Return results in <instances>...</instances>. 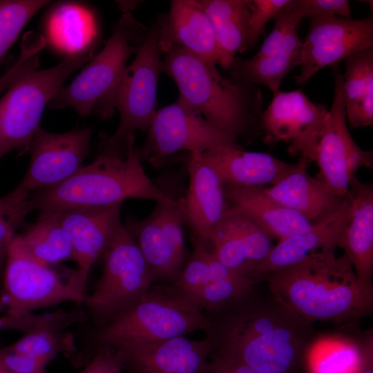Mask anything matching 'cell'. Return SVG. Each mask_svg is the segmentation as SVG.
I'll return each mask as SVG.
<instances>
[{
  "label": "cell",
  "mask_w": 373,
  "mask_h": 373,
  "mask_svg": "<svg viewBox=\"0 0 373 373\" xmlns=\"http://www.w3.org/2000/svg\"><path fill=\"white\" fill-rule=\"evenodd\" d=\"M205 373H263L239 362L210 356Z\"/></svg>",
  "instance_id": "cell-44"
},
{
  "label": "cell",
  "mask_w": 373,
  "mask_h": 373,
  "mask_svg": "<svg viewBox=\"0 0 373 373\" xmlns=\"http://www.w3.org/2000/svg\"><path fill=\"white\" fill-rule=\"evenodd\" d=\"M34 209L29 196L16 189L0 198V272L4 269L9 242L26 216Z\"/></svg>",
  "instance_id": "cell-38"
},
{
  "label": "cell",
  "mask_w": 373,
  "mask_h": 373,
  "mask_svg": "<svg viewBox=\"0 0 373 373\" xmlns=\"http://www.w3.org/2000/svg\"><path fill=\"white\" fill-rule=\"evenodd\" d=\"M0 362L12 373H42L50 361L15 352L5 347L0 348Z\"/></svg>",
  "instance_id": "cell-42"
},
{
  "label": "cell",
  "mask_w": 373,
  "mask_h": 373,
  "mask_svg": "<svg viewBox=\"0 0 373 373\" xmlns=\"http://www.w3.org/2000/svg\"><path fill=\"white\" fill-rule=\"evenodd\" d=\"M202 155L224 185L241 187L271 186L297 165L266 153L246 151L242 148L219 147L207 151Z\"/></svg>",
  "instance_id": "cell-21"
},
{
  "label": "cell",
  "mask_w": 373,
  "mask_h": 373,
  "mask_svg": "<svg viewBox=\"0 0 373 373\" xmlns=\"http://www.w3.org/2000/svg\"><path fill=\"white\" fill-rule=\"evenodd\" d=\"M31 54L26 50H21L17 60L0 76V95L7 90L11 84L25 70L31 66Z\"/></svg>",
  "instance_id": "cell-43"
},
{
  "label": "cell",
  "mask_w": 373,
  "mask_h": 373,
  "mask_svg": "<svg viewBox=\"0 0 373 373\" xmlns=\"http://www.w3.org/2000/svg\"><path fill=\"white\" fill-rule=\"evenodd\" d=\"M287 5L300 21L323 15L351 16L350 1L347 0H289Z\"/></svg>",
  "instance_id": "cell-40"
},
{
  "label": "cell",
  "mask_w": 373,
  "mask_h": 373,
  "mask_svg": "<svg viewBox=\"0 0 373 373\" xmlns=\"http://www.w3.org/2000/svg\"><path fill=\"white\" fill-rule=\"evenodd\" d=\"M121 206L76 207L53 212L70 238L73 260L85 285L91 267L102 257L121 222Z\"/></svg>",
  "instance_id": "cell-18"
},
{
  "label": "cell",
  "mask_w": 373,
  "mask_h": 373,
  "mask_svg": "<svg viewBox=\"0 0 373 373\" xmlns=\"http://www.w3.org/2000/svg\"><path fill=\"white\" fill-rule=\"evenodd\" d=\"M356 373H373V331H363L361 359Z\"/></svg>",
  "instance_id": "cell-45"
},
{
  "label": "cell",
  "mask_w": 373,
  "mask_h": 373,
  "mask_svg": "<svg viewBox=\"0 0 373 373\" xmlns=\"http://www.w3.org/2000/svg\"><path fill=\"white\" fill-rule=\"evenodd\" d=\"M101 152L95 160L75 175L55 186L42 189L30 199L41 213L76 207H106L129 198L171 201L173 196L146 173L134 133L124 144L100 135Z\"/></svg>",
  "instance_id": "cell-3"
},
{
  "label": "cell",
  "mask_w": 373,
  "mask_h": 373,
  "mask_svg": "<svg viewBox=\"0 0 373 373\" xmlns=\"http://www.w3.org/2000/svg\"><path fill=\"white\" fill-rule=\"evenodd\" d=\"M210 356L229 358L263 373H308L309 351L321 331L256 289L207 314Z\"/></svg>",
  "instance_id": "cell-1"
},
{
  "label": "cell",
  "mask_w": 373,
  "mask_h": 373,
  "mask_svg": "<svg viewBox=\"0 0 373 373\" xmlns=\"http://www.w3.org/2000/svg\"><path fill=\"white\" fill-rule=\"evenodd\" d=\"M329 109L314 103L300 90H277L260 115L263 141L289 144L288 152L307 164L314 161L318 138Z\"/></svg>",
  "instance_id": "cell-14"
},
{
  "label": "cell",
  "mask_w": 373,
  "mask_h": 373,
  "mask_svg": "<svg viewBox=\"0 0 373 373\" xmlns=\"http://www.w3.org/2000/svg\"><path fill=\"white\" fill-rule=\"evenodd\" d=\"M340 327L335 332H320L307 355L308 373H356L363 331L358 327Z\"/></svg>",
  "instance_id": "cell-28"
},
{
  "label": "cell",
  "mask_w": 373,
  "mask_h": 373,
  "mask_svg": "<svg viewBox=\"0 0 373 373\" xmlns=\"http://www.w3.org/2000/svg\"><path fill=\"white\" fill-rule=\"evenodd\" d=\"M348 193L352 200L351 217L337 247L344 250L358 279L373 285V186L355 176Z\"/></svg>",
  "instance_id": "cell-23"
},
{
  "label": "cell",
  "mask_w": 373,
  "mask_h": 373,
  "mask_svg": "<svg viewBox=\"0 0 373 373\" xmlns=\"http://www.w3.org/2000/svg\"><path fill=\"white\" fill-rule=\"evenodd\" d=\"M91 137L90 128L52 133L40 126L28 147L29 166L15 189L29 196L31 191L55 186L75 175L84 166Z\"/></svg>",
  "instance_id": "cell-16"
},
{
  "label": "cell",
  "mask_w": 373,
  "mask_h": 373,
  "mask_svg": "<svg viewBox=\"0 0 373 373\" xmlns=\"http://www.w3.org/2000/svg\"><path fill=\"white\" fill-rule=\"evenodd\" d=\"M307 166L305 160L299 159L295 169L264 191L315 224L334 213L344 198L334 193L321 178L312 177Z\"/></svg>",
  "instance_id": "cell-24"
},
{
  "label": "cell",
  "mask_w": 373,
  "mask_h": 373,
  "mask_svg": "<svg viewBox=\"0 0 373 373\" xmlns=\"http://www.w3.org/2000/svg\"><path fill=\"white\" fill-rule=\"evenodd\" d=\"M97 31L92 13L75 3H64L55 8L47 23L48 39L59 51L68 56L90 50Z\"/></svg>",
  "instance_id": "cell-30"
},
{
  "label": "cell",
  "mask_w": 373,
  "mask_h": 373,
  "mask_svg": "<svg viewBox=\"0 0 373 373\" xmlns=\"http://www.w3.org/2000/svg\"><path fill=\"white\" fill-rule=\"evenodd\" d=\"M226 218L249 265L252 278L256 267L272 248L274 238L250 218L230 206Z\"/></svg>",
  "instance_id": "cell-34"
},
{
  "label": "cell",
  "mask_w": 373,
  "mask_h": 373,
  "mask_svg": "<svg viewBox=\"0 0 373 373\" xmlns=\"http://www.w3.org/2000/svg\"><path fill=\"white\" fill-rule=\"evenodd\" d=\"M160 28L159 17L138 45L135 57L126 66L115 92L95 110L105 119L113 115L115 108L118 109L119 126L113 135H107L113 143H124L126 136L136 130L147 131L157 111V82L164 73L158 44Z\"/></svg>",
  "instance_id": "cell-10"
},
{
  "label": "cell",
  "mask_w": 373,
  "mask_h": 373,
  "mask_svg": "<svg viewBox=\"0 0 373 373\" xmlns=\"http://www.w3.org/2000/svg\"><path fill=\"white\" fill-rule=\"evenodd\" d=\"M42 373H45V372H42Z\"/></svg>",
  "instance_id": "cell-47"
},
{
  "label": "cell",
  "mask_w": 373,
  "mask_h": 373,
  "mask_svg": "<svg viewBox=\"0 0 373 373\" xmlns=\"http://www.w3.org/2000/svg\"><path fill=\"white\" fill-rule=\"evenodd\" d=\"M209 316L172 285L151 286L134 305L99 327L97 345L119 346L204 332Z\"/></svg>",
  "instance_id": "cell-5"
},
{
  "label": "cell",
  "mask_w": 373,
  "mask_h": 373,
  "mask_svg": "<svg viewBox=\"0 0 373 373\" xmlns=\"http://www.w3.org/2000/svg\"><path fill=\"white\" fill-rule=\"evenodd\" d=\"M163 64L164 73L178 86L180 103L238 138L253 137L261 131L259 86L227 78L216 65L178 46L166 52Z\"/></svg>",
  "instance_id": "cell-4"
},
{
  "label": "cell",
  "mask_w": 373,
  "mask_h": 373,
  "mask_svg": "<svg viewBox=\"0 0 373 373\" xmlns=\"http://www.w3.org/2000/svg\"><path fill=\"white\" fill-rule=\"evenodd\" d=\"M346 119L352 128L373 124V47L344 59Z\"/></svg>",
  "instance_id": "cell-29"
},
{
  "label": "cell",
  "mask_w": 373,
  "mask_h": 373,
  "mask_svg": "<svg viewBox=\"0 0 373 373\" xmlns=\"http://www.w3.org/2000/svg\"><path fill=\"white\" fill-rule=\"evenodd\" d=\"M84 321L82 309L55 311L35 314L30 313L20 316L6 314L0 316V331L15 330L28 334L41 329L66 331L70 325Z\"/></svg>",
  "instance_id": "cell-37"
},
{
  "label": "cell",
  "mask_w": 373,
  "mask_h": 373,
  "mask_svg": "<svg viewBox=\"0 0 373 373\" xmlns=\"http://www.w3.org/2000/svg\"><path fill=\"white\" fill-rule=\"evenodd\" d=\"M332 68L334 97L318 140L314 161L319 168V178L334 193L345 198L356 172L362 167L372 169L373 153L359 147L348 130L343 77L338 65Z\"/></svg>",
  "instance_id": "cell-12"
},
{
  "label": "cell",
  "mask_w": 373,
  "mask_h": 373,
  "mask_svg": "<svg viewBox=\"0 0 373 373\" xmlns=\"http://www.w3.org/2000/svg\"><path fill=\"white\" fill-rule=\"evenodd\" d=\"M302 45L296 28L292 29L279 48L264 57H236L229 68L231 78L247 84L264 85L273 93L277 91L284 77L299 66Z\"/></svg>",
  "instance_id": "cell-27"
},
{
  "label": "cell",
  "mask_w": 373,
  "mask_h": 373,
  "mask_svg": "<svg viewBox=\"0 0 373 373\" xmlns=\"http://www.w3.org/2000/svg\"><path fill=\"white\" fill-rule=\"evenodd\" d=\"M125 362L121 350L109 345H99L93 358L81 373H122Z\"/></svg>",
  "instance_id": "cell-41"
},
{
  "label": "cell",
  "mask_w": 373,
  "mask_h": 373,
  "mask_svg": "<svg viewBox=\"0 0 373 373\" xmlns=\"http://www.w3.org/2000/svg\"><path fill=\"white\" fill-rule=\"evenodd\" d=\"M236 274H239L233 271L220 262L209 246L193 237V251L191 258L178 278L171 285L179 291L184 292L207 283Z\"/></svg>",
  "instance_id": "cell-33"
},
{
  "label": "cell",
  "mask_w": 373,
  "mask_h": 373,
  "mask_svg": "<svg viewBox=\"0 0 373 373\" xmlns=\"http://www.w3.org/2000/svg\"><path fill=\"white\" fill-rule=\"evenodd\" d=\"M185 224L182 197L157 202L144 219H129L125 227L133 235L149 267L153 283L172 284L183 269Z\"/></svg>",
  "instance_id": "cell-13"
},
{
  "label": "cell",
  "mask_w": 373,
  "mask_h": 373,
  "mask_svg": "<svg viewBox=\"0 0 373 373\" xmlns=\"http://www.w3.org/2000/svg\"><path fill=\"white\" fill-rule=\"evenodd\" d=\"M352 200L347 193L338 208L323 220L313 224L307 231L285 238L273 246L258 265L252 278L258 283L270 274L295 265L319 250L337 247L339 237L348 223Z\"/></svg>",
  "instance_id": "cell-20"
},
{
  "label": "cell",
  "mask_w": 373,
  "mask_h": 373,
  "mask_svg": "<svg viewBox=\"0 0 373 373\" xmlns=\"http://www.w3.org/2000/svg\"><path fill=\"white\" fill-rule=\"evenodd\" d=\"M300 54L297 84L308 81L326 66H337L351 55L373 47V16L352 19L336 15L309 18Z\"/></svg>",
  "instance_id": "cell-15"
},
{
  "label": "cell",
  "mask_w": 373,
  "mask_h": 373,
  "mask_svg": "<svg viewBox=\"0 0 373 373\" xmlns=\"http://www.w3.org/2000/svg\"><path fill=\"white\" fill-rule=\"evenodd\" d=\"M113 347L124 354L129 373H205L211 352L207 337L184 336Z\"/></svg>",
  "instance_id": "cell-17"
},
{
  "label": "cell",
  "mask_w": 373,
  "mask_h": 373,
  "mask_svg": "<svg viewBox=\"0 0 373 373\" xmlns=\"http://www.w3.org/2000/svg\"><path fill=\"white\" fill-rule=\"evenodd\" d=\"M18 237L25 250L43 263L54 265L73 260L70 238L55 213L40 214L36 222Z\"/></svg>",
  "instance_id": "cell-31"
},
{
  "label": "cell",
  "mask_w": 373,
  "mask_h": 373,
  "mask_svg": "<svg viewBox=\"0 0 373 373\" xmlns=\"http://www.w3.org/2000/svg\"><path fill=\"white\" fill-rule=\"evenodd\" d=\"M0 373H12L6 367H4L0 362Z\"/></svg>",
  "instance_id": "cell-46"
},
{
  "label": "cell",
  "mask_w": 373,
  "mask_h": 373,
  "mask_svg": "<svg viewBox=\"0 0 373 373\" xmlns=\"http://www.w3.org/2000/svg\"><path fill=\"white\" fill-rule=\"evenodd\" d=\"M147 30L129 13L115 25L102 50L67 86L51 99V108H74L80 115H88L102 106L116 90L128 57L136 52Z\"/></svg>",
  "instance_id": "cell-9"
},
{
  "label": "cell",
  "mask_w": 373,
  "mask_h": 373,
  "mask_svg": "<svg viewBox=\"0 0 373 373\" xmlns=\"http://www.w3.org/2000/svg\"><path fill=\"white\" fill-rule=\"evenodd\" d=\"M257 284L256 281L249 277L236 274L181 292L193 305L208 314L245 296L254 290Z\"/></svg>",
  "instance_id": "cell-32"
},
{
  "label": "cell",
  "mask_w": 373,
  "mask_h": 373,
  "mask_svg": "<svg viewBox=\"0 0 373 373\" xmlns=\"http://www.w3.org/2000/svg\"><path fill=\"white\" fill-rule=\"evenodd\" d=\"M49 2L0 0V63L29 20Z\"/></svg>",
  "instance_id": "cell-36"
},
{
  "label": "cell",
  "mask_w": 373,
  "mask_h": 373,
  "mask_svg": "<svg viewBox=\"0 0 373 373\" xmlns=\"http://www.w3.org/2000/svg\"><path fill=\"white\" fill-rule=\"evenodd\" d=\"M289 0H249L250 11L247 48L254 46L265 31L269 20L274 19Z\"/></svg>",
  "instance_id": "cell-39"
},
{
  "label": "cell",
  "mask_w": 373,
  "mask_h": 373,
  "mask_svg": "<svg viewBox=\"0 0 373 373\" xmlns=\"http://www.w3.org/2000/svg\"><path fill=\"white\" fill-rule=\"evenodd\" d=\"M197 3L211 22L217 44L218 62L228 70L236 53L247 49L249 0H199Z\"/></svg>",
  "instance_id": "cell-26"
},
{
  "label": "cell",
  "mask_w": 373,
  "mask_h": 373,
  "mask_svg": "<svg viewBox=\"0 0 373 373\" xmlns=\"http://www.w3.org/2000/svg\"><path fill=\"white\" fill-rule=\"evenodd\" d=\"M86 285L76 270L64 272L32 257L18 235L10 240L3 269V300L7 314L33 313L64 302L82 303Z\"/></svg>",
  "instance_id": "cell-7"
},
{
  "label": "cell",
  "mask_w": 373,
  "mask_h": 373,
  "mask_svg": "<svg viewBox=\"0 0 373 373\" xmlns=\"http://www.w3.org/2000/svg\"><path fill=\"white\" fill-rule=\"evenodd\" d=\"M102 257V274L82 303L99 328L137 303L153 284L137 241L122 222Z\"/></svg>",
  "instance_id": "cell-8"
},
{
  "label": "cell",
  "mask_w": 373,
  "mask_h": 373,
  "mask_svg": "<svg viewBox=\"0 0 373 373\" xmlns=\"http://www.w3.org/2000/svg\"><path fill=\"white\" fill-rule=\"evenodd\" d=\"M188 158L189 186L182 196L185 224L191 228L193 238L209 246L211 234L229 204L224 184L202 153H191Z\"/></svg>",
  "instance_id": "cell-19"
},
{
  "label": "cell",
  "mask_w": 373,
  "mask_h": 373,
  "mask_svg": "<svg viewBox=\"0 0 373 373\" xmlns=\"http://www.w3.org/2000/svg\"><path fill=\"white\" fill-rule=\"evenodd\" d=\"M224 188L229 206L250 218L274 238L283 240L308 230L313 224L269 196L265 187L224 185Z\"/></svg>",
  "instance_id": "cell-25"
},
{
  "label": "cell",
  "mask_w": 373,
  "mask_h": 373,
  "mask_svg": "<svg viewBox=\"0 0 373 373\" xmlns=\"http://www.w3.org/2000/svg\"><path fill=\"white\" fill-rule=\"evenodd\" d=\"M6 347L15 352L47 358L50 361L60 353L70 354L76 349L71 332L55 329H41L25 334Z\"/></svg>",
  "instance_id": "cell-35"
},
{
  "label": "cell",
  "mask_w": 373,
  "mask_h": 373,
  "mask_svg": "<svg viewBox=\"0 0 373 373\" xmlns=\"http://www.w3.org/2000/svg\"><path fill=\"white\" fill-rule=\"evenodd\" d=\"M147 131L140 155L157 166L181 151L203 153L219 147L242 148L236 136L219 129L178 100L156 111Z\"/></svg>",
  "instance_id": "cell-11"
},
{
  "label": "cell",
  "mask_w": 373,
  "mask_h": 373,
  "mask_svg": "<svg viewBox=\"0 0 373 373\" xmlns=\"http://www.w3.org/2000/svg\"><path fill=\"white\" fill-rule=\"evenodd\" d=\"M99 45L79 55L68 56L52 68L25 70L0 99V160L14 149H28L44 110L63 87L66 79L95 57Z\"/></svg>",
  "instance_id": "cell-6"
},
{
  "label": "cell",
  "mask_w": 373,
  "mask_h": 373,
  "mask_svg": "<svg viewBox=\"0 0 373 373\" xmlns=\"http://www.w3.org/2000/svg\"><path fill=\"white\" fill-rule=\"evenodd\" d=\"M158 44L167 52L180 46L216 65L218 49L211 22L197 1L173 0L168 15L161 17Z\"/></svg>",
  "instance_id": "cell-22"
},
{
  "label": "cell",
  "mask_w": 373,
  "mask_h": 373,
  "mask_svg": "<svg viewBox=\"0 0 373 373\" xmlns=\"http://www.w3.org/2000/svg\"><path fill=\"white\" fill-rule=\"evenodd\" d=\"M335 250L316 251L265 281L278 302L309 323L358 327L373 313V285L361 282L346 256L338 257Z\"/></svg>",
  "instance_id": "cell-2"
}]
</instances>
